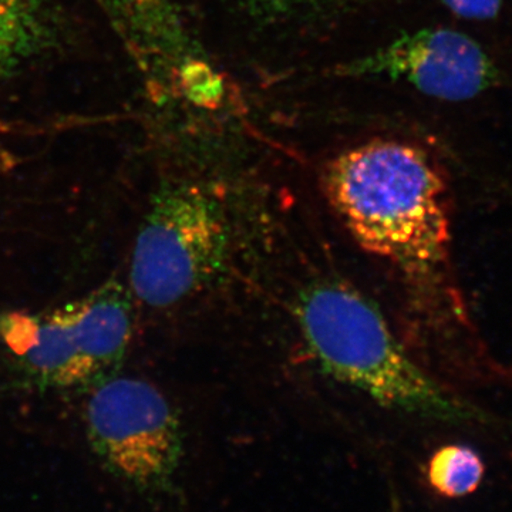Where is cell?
I'll use <instances>...</instances> for the list:
<instances>
[{"instance_id":"obj_1","label":"cell","mask_w":512,"mask_h":512,"mask_svg":"<svg viewBox=\"0 0 512 512\" xmlns=\"http://www.w3.org/2000/svg\"><path fill=\"white\" fill-rule=\"evenodd\" d=\"M322 188L363 251L392 262L427 298L466 320L451 284L447 184L426 151L367 141L325 165Z\"/></svg>"},{"instance_id":"obj_2","label":"cell","mask_w":512,"mask_h":512,"mask_svg":"<svg viewBox=\"0 0 512 512\" xmlns=\"http://www.w3.org/2000/svg\"><path fill=\"white\" fill-rule=\"evenodd\" d=\"M296 318L323 372L380 406L440 420L476 416L414 362L379 309L353 286H312L299 299Z\"/></svg>"},{"instance_id":"obj_3","label":"cell","mask_w":512,"mask_h":512,"mask_svg":"<svg viewBox=\"0 0 512 512\" xmlns=\"http://www.w3.org/2000/svg\"><path fill=\"white\" fill-rule=\"evenodd\" d=\"M229 247L227 210L215 192L192 183L164 185L138 229L128 289L143 305L171 308L222 274Z\"/></svg>"},{"instance_id":"obj_4","label":"cell","mask_w":512,"mask_h":512,"mask_svg":"<svg viewBox=\"0 0 512 512\" xmlns=\"http://www.w3.org/2000/svg\"><path fill=\"white\" fill-rule=\"evenodd\" d=\"M93 387L86 431L94 454L137 490H163L183 454L173 404L153 383L134 377H109Z\"/></svg>"},{"instance_id":"obj_5","label":"cell","mask_w":512,"mask_h":512,"mask_svg":"<svg viewBox=\"0 0 512 512\" xmlns=\"http://www.w3.org/2000/svg\"><path fill=\"white\" fill-rule=\"evenodd\" d=\"M346 79H389L426 96L467 101L500 86L501 72L484 47L458 30L424 28L406 33L369 55L335 67Z\"/></svg>"},{"instance_id":"obj_6","label":"cell","mask_w":512,"mask_h":512,"mask_svg":"<svg viewBox=\"0 0 512 512\" xmlns=\"http://www.w3.org/2000/svg\"><path fill=\"white\" fill-rule=\"evenodd\" d=\"M80 299L49 312L0 316V339L26 376L42 387L92 384L80 345Z\"/></svg>"},{"instance_id":"obj_7","label":"cell","mask_w":512,"mask_h":512,"mask_svg":"<svg viewBox=\"0 0 512 512\" xmlns=\"http://www.w3.org/2000/svg\"><path fill=\"white\" fill-rule=\"evenodd\" d=\"M80 345L93 386L114 376L133 336V295L111 278L80 299Z\"/></svg>"},{"instance_id":"obj_8","label":"cell","mask_w":512,"mask_h":512,"mask_svg":"<svg viewBox=\"0 0 512 512\" xmlns=\"http://www.w3.org/2000/svg\"><path fill=\"white\" fill-rule=\"evenodd\" d=\"M128 55L167 49L183 35L184 23L173 0H96Z\"/></svg>"},{"instance_id":"obj_9","label":"cell","mask_w":512,"mask_h":512,"mask_svg":"<svg viewBox=\"0 0 512 512\" xmlns=\"http://www.w3.org/2000/svg\"><path fill=\"white\" fill-rule=\"evenodd\" d=\"M47 36L39 0H0V79L37 55Z\"/></svg>"},{"instance_id":"obj_10","label":"cell","mask_w":512,"mask_h":512,"mask_svg":"<svg viewBox=\"0 0 512 512\" xmlns=\"http://www.w3.org/2000/svg\"><path fill=\"white\" fill-rule=\"evenodd\" d=\"M484 476L483 457L466 444L440 447L427 464V480L441 497H467L478 490Z\"/></svg>"},{"instance_id":"obj_11","label":"cell","mask_w":512,"mask_h":512,"mask_svg":"<svg viewBox=\"0 0 512 512\" xmlns=\"http://www.w3.org/2000/svg\"><path fill=\"white\" fill-rule=\"evenodd\" d=\"M251 16L279 20L299 16L320 15L340 8L357 5L366 0H228Z\"/></svg>"},{"instance_id":"obj_12","label":"cell","mask_w":512,"mask_h":512,"mask_svg":"<svg viewBox=\"0 0 512 512\" xmlns=\"http://www.w3.org/2000/svg\"><path fill=\"white\" fill-rule=\"evenodd\" d=\"M458 18L468 20H493L500 13L503 0H441Z\"/></svg>"}]
</instances>
